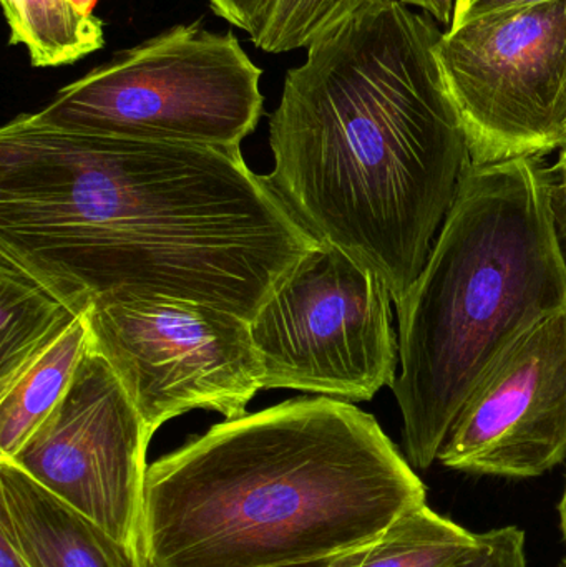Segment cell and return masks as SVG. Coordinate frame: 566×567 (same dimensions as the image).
Returning <instances> with one entry per match:
<instances>
[{"label": "cell", "instance_id": "obj_6", "mask_svg": "<svg viewBox=\"0 0 566 567\" xmlns=\"http://www.w3.org/2000/svg\"><path fill=\"white\" fill-rule=\"evenodd\" d=\"M392 302L378 272L321 243L249 322L263 390L368 402L392 389L399 373Z\"/></svg>", "mask_w": 566, "mask_h": 567}, {"label": "cell", "instance_id": "obj_14", "mask_svg": "<svg viewBox=\"0 0 566 567\" xmlns=\"http://www.w3.org/2000/svg\"><path fill=\"white\" fill-rule=\"evenodd\" d=\"M10 45L27 47L33 66L72 65L105 45L103 22L73 0H0Z\"/></svg>", "mask_w": 566, "mask_h": 567}, {"label": "cell", "instance_id": "obj_26", "mask_svg": "<svg viewBox=\"0 0 566 567\" xmlns=\"http://www.w3.org/2000/svg\"><path fill=\"white\" fill-rule=\"evenodd\" d=\"M558 567H566V559H564V561L560 563V566Z\"/></svg>", "mask_w": 566, "mask_h": 567}, {"label": "cell", "instance_id": "obj_12", "mask_svg": "<svg viewBox=\"0 0 566 567\" xmlns=\"http://www.w3.org/2000/svg\"><path fill=\"white\" fill-rule=\"evenodd\" d=\"M0 393L82 317L6 255H0Z\"/></svg>", "mask_w": 566, "mask_h": 567}, {"label": "cell", "instance_id": "obj_20", "mask_svg": "<svg viewBox=\"0 0 566 567\" xmlns=\"http://www.w3.org/2000/svg\"><path fill=\"white\" fill-rule=\"evenodd\" d=\"M542 2H550V0H459L457 6H455L452 25H461V23L487 16V13Z\"/></svg>", "mask_w": 566, "mask_h": 567}, {"label": "cell", "instance_id": "obj_3", "mask_svg": "<svg viewBox=\"0 0 566 567\" xmlns=\"http://www.w3.org/2000/svg\"><path fill=\"white\" fill-rule=\"evenodd\" d=\"M425 488L378 420L331 396L226 420L148 466L153 567H276L374 545Z\"/></svg>", "mask_w": 566, "mask_h": 567}, {"label": "cell", "instance_id": "obj_1", "mask_svg": "<svg viewBox=\"0 0 566 567\" xmlns=\"http://www.w3.org/2000/svg\"><path fill=\"white\" fill-rule=\"evenodd\" d=\"M321 245L241 148L0 130V255L70 309L193 300L251 322Z\"/></svg>", "mask_w": 566, "mask_h": 567}, {"label": "cell", "instance_id": "obj_24", "mask_svg": "<svg viewBox=\"0 0 566 567\" xmlns=\"http://www.w3.org/2000/svg\"><path fill=\"white\" fill-rule=\"evenodd\" d=\"M558 515H560V528L562 535H564V539L566 543V486L564 496H562L560 505H558Z\"/></svg>", "mask_w": 566, "mask_h": 567}, {"label": "cell", "instance_id": "obj_16", "mask_svg": "<svg viewBox=\"0 0 566 567\" xmlns=\"http://www.w3.org/2000/svg\"><path fill=\"white\" fill-rule=\"evenodd\" d=\"M375 2L378 0H275L251 40L269 53L309 49Z\"/></svg>", "mask_w": 566, "mask_h": 567}, {"label": "cell", "instance_id": "obj_15", "mask_svg": "<svg viewBox=\"0 0 566 567\" xmlns=\"http://www.w3.org/2000/svg\"><path fill=\"white\" fill-rule=\"evenodd\" d=\"M477 548L478 535L424 503L402 515L369 546L359 567H455Z\"/></svg>", "mask_w": 566, "mask_h": 567}, {"label": "cell", "instance_id": "obj_10", "mask_svg": "<svg viewBox=\"0 0 566 567\" xmlns=\"http://www.w3.org/2000/svg\"><path fill=\"white\" fill-rule=\"evenodd\" d=\"M566 458V307L521 337L474 390L438 460L445 468L535 478Z\"/></svg>", "mask_w": 566, "mask_h": 567}, {"label": "cell", "instance_id": "obj_5", "mask_svg": "<svg viewBox=\"0 0 566 567\" xmlns=\"http://www.w3.org/2000/svg\"><path fill=\"white\" fill-rule=\"evenodd\" d=\"M261 75L235 33L176 25L63 86L33 116L80 135L236 150L261 118Z\"/></svg>", "mask_w": 566, "mask_h": 567}, {"label": "cell", "instance_id": "obj_4", "mask_svg": "<svg viewBox=\"0 0 566 567\" xmlns=\"http://www.w3.org/2000/svg\"><path fill=\"white\" fill-rule=\"evenodd\" d=\"M399 316L405 455L428 470L495 363L532 327L566 307L541 158L478 165L449 212Z\"/></svg>", "mask_w": 566, "mask_h": 567}, {"label": "cell", "instance_id": "obj_2", "mask_svg": "<svg viewBox=\"0 0 566 567\" xmlns=\"http://www.w3.org/2000/svg\"><path fill=\"white\" fill-rule=\"evenodd\" d=\"M441 35L378 0L309 47L269 120L272 188L319 241L378 272L394 303L475 166L435 59Z\"/></svg>", "mask_w": 566, "mask_h": 567}, {"label": "cell", "instance_id": "obj_25", "mask_svg": "<svg viewBox=\"0 0 566 567\" xmlns=\"http://www.w3.org/2000/svg\"><path fill=\"white\" fill-rule=\"evenodd\" d=\"M73 2H75L76 6L83 10V12L93 13L96 3H99V0H73Z\"/></svg>", "mask_w": 566, "mask_h": 567}, {"label": "cell", "instance_id": "obj_7", "mask_svg": "<svg viewBox=\"0 0 566 567\" xmlns=\"http://www.w3.org/2000/svg\"><path fill=\"white\" fill-rule=\"evenodd\" d=\"M435 59L474 165L566 146V0L451 25Z\"/></svg>", "mask_w": 566, "mask_h": 567}, {"label": "cell", "instance_id": "obj_18", "mask_svg": "<svg viewBox=\"0 0 566 567\" xmlns=\"http://www.w3.org/2000/svg\"><path fill=\"white\" fill-rule=\"evenodd\" d=\"M545 179L552 226L566 271V146L558 153L555 165L545 166Z\"/></svg>", "mask_w": 566, "mask_h": 567}, {"label": "cell", "instance_id": "obj_21", "mask_svg": "<svg viewBox=\"0 0 566 567\" xmlns=\"http://www.w3.org/2000/svg\"><path fill=\"white\" fill-rule=\"evenodd\" d=\"M372 546V545H371ZM368 548L359 551L348 553V555L332 556V558L316 559V561L296 563V565L276 566V567H359L364 559Z\"/></svg>", "mask_w": 566, "mask_h": 567}, {"label": "cell", "instance_id": "obj_23", "mask_svg": "<svg viewBox=\"0 0 566 567\" xmlns=\"http://www.w3.org/2000/svg\"><path fill=\"white\" fill-rule=\"evenodd\" d=\"M0 567H29L3 535H0Z\"/></svg>", "mask_w": 566, "mask_h": 567}, {"label": "cell", "instance_id": "obj_17", "mask_svg": "<svg viewBox=\"0 0 566 567\" xmlns=\"http://www.w3.org/2000/svg\"><path fill=\"white\" fill-rule=\"evenodd\" d=\"M455 567H528L525 533L517 526L481 533L474 555Z\"/></svg>", "mask_w": 566, "mask_h": 567}, {"label": "cell", "instance_id": "obj_11", "mask_svg": "<svg viewBox=\"0 0 566 567\" xmlns=\"http://www.w3.org/2000/svg\"><path fill=\"white\" fill-rule=\"evenodd\" d=\"M0 535L29 567H153L7 460H0Z\"/></svg>", "mask_w": 566, "mask_h": 567}, {"label": "cell", "instance_id": "obj_13", "mask_svg": "<svg viewBox=\"0 0 566 567\" xmlns=\"http://www.w3.org/2000/svg\"><path fill=\"white\" fill-rule=\"evenodd\" d=\"M89 343V326L82 316L0 393V460H12L62 402Z\"/></svg>", "mask_w": 566, "mask_h": 567}, {"label": "cell", "instance_id": "obj_22", "mask_svg": "<svg viewBox=\"0 0 566 567\" xmlns=\"http://www.w3.org/2000/svg\"><path fill=\"white\" fill-rule=\"evenodd\" d=\"M404 6H414L435 17L439 22L451 23L454 13V0H399Z\"/></svg>", "mask_w": 566, "mask_h": 567}, {"label": "cell", "instance_id": "obj_9", "mask_svg": "<svg viewBox=\"0 0 566 567\" xmlns=\"http://www.w3.org/2000/svg\"><path fill=\"white\" fill-rule=\"evenodd\" d=\"M152 436L110 363L89 343L62 402L7 462L148 561Z\"/></svg>", "mask_w": 566, "mask_h": 567}, {"label": "cell", "instance_id": "obj_8", "mask_svg": "<svg viewBox=\"0 0 566 567\" xmlns=\"http://www.w3.org/2000/svg\"><path fill=\"white\" fill-rule=\"evenodd\" d=\"M90 346L110 363L150 433L189 410L246 415L263 390L248 320L193 300L138 297L85 313Z\"/></svg>", "mask_w": 566, "mask_h": 567}, {"label": "cell", "instance_id": "obj_19", "mask_svg": "<svg viewBox=\"0 0 566 567\" xmlns=\"http://www.w3.org/2000/svg\"><path fill=\"white\" fill-rule=\"evenodd\" d=\"M275 0H208L216 16L255 37Z\"/></svg>", "mask_w": 566, "mask_h": 567}]
</instances>
